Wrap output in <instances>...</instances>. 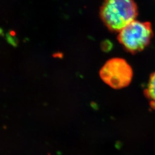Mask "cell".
I'll use <instances>...</instances> for the list:
<instances>
[{"instance_id": "277c9868", "label": "cell", "mask_w": 155, "mask_h": 155, "mask_svg": "<svg viewBox=\"0 0 155 155\" xmlns=\"http://www.w3.org/2000/svg\"><path fill=\"white\" fill-rule=\"evenodd\" d=\"M145 94L149 100H152V107L155 106V72L150 76L147 88L145 90Z\"/></svg>"}, {"instance_id": "3957f363", "label": "cell", "mask_w": 155, "mask_h": 155, "mask_svg": "<svg viewBox=\"0 0 155 155\" xmlns=\"http://www.w3.org/2000/svg\"><path fill=\"white\" fill-rule=\"evenodd\" d=\"M133 76L132 67L126 60L120 58L108 60L100 71L101 79L114 89H121L128 86Z\"/></svg>"}, {"instance_id": "6da1fadb", "label": "cell", "mask_w": 155, "mask_h": 155, "mask_svg": "<svg viewBox=\"0 0 155 155\" xmlns=\"http://www.w3.org/2000/svg\"><path fill=\"white\" fill-rule=\"evenodd\" d=\"M138 15L134 0H104L100 11L101 20L107 28L117 32L135 20Z\"/></svg>"}, {"instance_id": "7a4b0ae2", "label": "cell", "mask_w": 155, "mask_h": 155, "mask_svg": "<svg viewBox=\"0 0 155 155\" xmlns=\"http://www.w3.org/2000/svg\"><path fill=\"white\" fill-rule=\"evenodd\" d=\"M153 35L151 23L134 20L119 32L117 39L127 51L135 54L149 45Z\"/></svg>"}]
</instances>
